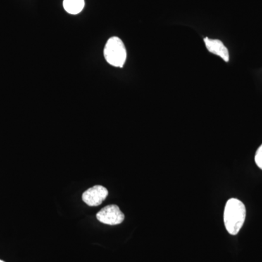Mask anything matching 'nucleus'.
Returning a JSON list of instances; mask_svg holds the SVG:
<instances>
[{
    "label": "nucleus",
    "instance_id": "nucleus-1",
    "mask_svg": "<svg viewBox=\"0 0 262 262\" xmlns=\"http://www.w3.org/2000/svg\"><path fill=\"white\" fill-rule=\"evenodd\" d=\"M246 210L245 205L239 200L231 198L226 203L224 222L226 229L232 235H236L244 225L246 220Z\"/></svg>",
    "mask_w": 262,
    "mask_h": 262
},
{
    "label": "nucleus",
    "instance_id": "nucleus-2",
    "mask_svg": "<svg viewBox=\"0 0 262 262\" xmlns=\"http://www.w3.org/2000/svg\"><path fill=\"white\" fill-rule=\"evenodd\" d=\"M105 59L110 65L122 68L127 58L126 48L123 42L117 37L108 39L103 50Z\"/></svg>",
    "mask_w": 262,
    "mask_h": 262
},
{
    "label": "nucleus",
    "instance_id": "nucleus-3",
    "mask_svg": "<svg viewBox=\"0 0 262 262\" xmlns=\"http://www.w3.org/2000/svg\"><path fill=\"white\" fill-rule=\"evenodd\" d=\"M96 218L105 225H117L123 222L125 215L116 205H110L98 212Z\"/></svg>",
    "mask_w": 262,
    "mask_h": 262
},
{
    "label": "nucleus",
    "instance_id": "nucleus-4",
    "mask_svg": "<svg viewBox=\"0 0 262 262\" xmlns=\"http://www.w3.org/2000/svg\"><path fill=\"white\" fill-rule=\"evenodd\" d=\"M108 192L106 187L96 185L90 188L82 194V201L89 206H98L107 198Z\"/></svg>",
    "mask_w": 262,
    "mask_h": 262
},
{
    "label": "nucleus",
    "instance_id": "nucleus-5",
    "mask_svg": "<svg viewBox=\"0 0 262 262\" xmlns=\"http://www.w3.org/2000/svg\"><path fill=\"white\" fill-rule=\"evenodd\" d=\"M204 42L206 48L210 53L220 56L225 62H229V55L228 49L224 43L219 39H212L208 37L204 38Z\"/></svg>",
    "mask_w": 262,
    "mask_h": 262
},
{
    "label": "nucleus",
    "instance_id": "nucleus-6",
    "mask_svg": "<svg viewBox=\"0 0 262 262\" xmlns=\"http://www.w3.org/2000/svg\"><path fill=\"white\" fill-rule=\"evenodd\" d=\"M63 8L72 15L79 14L84 7V0H63Z\"/></svg>",
    "mask_w": 262,
    "mask_h": 262
},
{
    "label": "nucleus",
    "instance_id": "nucleus-7",
    "mask_svg": "<svg viewBox=\"0 0 262 262\" xmlns=\"http://www.w3.org/2000/svg\"><path fill=\"white\" fill-rule=\"evenodd\" d=\"M255 162L258 168L262 170V144L256 151V155H255Z\"/></svg>",
    "mask_w": 262,
    "mask_h": 262
},
{
    "label": "nucleus",
    "instance_id": "nucleus-8",
    "mask_svg": "<svg viewBox=\"0 0 262 262\" xmlns=\"http://www.w3.org/2000/svg\"><path fill=\"white\" fill-rule=\"evenodd\" d=\"M0 262H5V261H3V260L0 259Z\"/></svg>",
    "mask_w": 262,
    "mask_h": 262
}]
</instances>
